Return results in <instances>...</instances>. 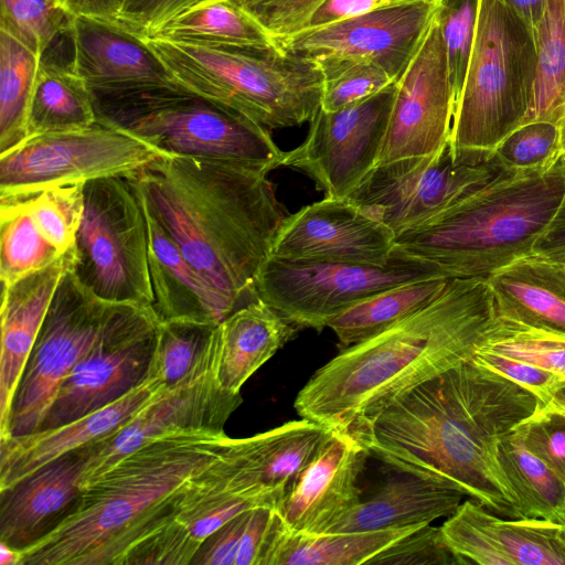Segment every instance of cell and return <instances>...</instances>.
I'll return each mask as SVG.
<instances>
[{
    "label": "cell",
    "instance_id": "obj_41",
    "mask_svg": "<svg viewBox=\"0 0 565 565\" xmlns=\"http://www.w3.org/2000/svg\"><path fill=\"white\" fill-rule=\"evenodd\" d=\"M565 152L559 125L535 120L521 125L494 149L495 162L508 171L541 170Z\"/></svg>",
    "mask_w": 565,
    "mask_h": 565
},
{
    "label": "cell",
    "instance_id": "obj_6",
    "mask_svg": "<svg viewBox=\"0 0 565 565\" xmlns=\"http://www.w3.org/2000/svg\"><path fill=\"white\" fill-rule=\"evenodd\" d=\"M180 87L266 129L310 121L320 109L321 65L280 47L248 51L143 38Z\"/></svg>",
    "mask_w": 565,
    "mask_h": 565
},
{
    "label": "cell",
    "instance_id": "obj_58",
    "mask_svg": "<svg viewBox=\"0 0 565 565\" xmlns=\"http://www.w3.org/2000/svg\"><path fill=\"white\" fill-rule=\"evenodd\" d=\"M555 537L562 547L565 550V524L554 523Z\"/></svg>",
    "mask_w": 565,
    "mask_h": 565
},
{
    "label": "cell",
    "instance_id": "obj_25",
    "mask_svg": "<svg viewBox=\"0 0 565 565\" xmlns=\"http://www.w3.org/2000/svg\"><path fill=\"white\" fill-rule=\"evenodd\" d=\"M86 461L74 450L0 491V543L21 551L49 533L81 495Z\"/></svg>",
    "mask_w": 565,
    "mask_h": 565
},
{
    "label": "cell",
    "instance_id": "obj_50",
    "mask_svg": "<svg viewBox=\"0 0 565 565\" xmlns=\"http://www.w3.org/2000/svg\"><path fill=\"white\" fill-rule=\"evenodd\" d=\"M202 0H120L116 22L147 38L162 24Z\"/></svg>",
    "mask_w": 565,
    "mask_h": 565
},
{
    "label": "cell",
    "instance_id": "obj_45",
    "mask_svg": "<svg viewBox=\"0 0 565 565\" xmlns=\"http://www.w3.org/2000/svg\"><path fill=\"white\" fill-rule=\"evenodd\" d=\"M529 450L565 483V414L550 404L519 424Z\"/></svg>",
    "mask_w": 565,
    "mask_h": 565
},
{
    "label": "cell",
    "instance_id": "obj_55",
    "mask_svg": "<svg viewBox=\"0 0 565 565\" xmlns=\"http://www.w3.org/2000/svg\"><path fill=\"white\" fill-rule=\"evenodd\" d=\"M518 13L531 28L542 18L547 0H498Z\"/></svg>",
    "mask_w": 565,
    "mask_h": 565
},
{
    "label": "cell",
    "instance_id": "obj_40",
    "mask_svg": "<svg viewBox=\"0 0 565 565\" xmlns=\"http://www.w3.org/2000/svg\"><path fill=\"white\" fill-rule=\"evenodd\" d=\"M83 185L57 186L18 199L39 232L60 254L74 249L84 211Z\"/></svg>",
    "mask_w": 565,
    "mask_h": 565
},
{
    "label": "cell",
    "instance_id": "obj_20",
    "mask_svg": "<svg viewBox=\"0 0 565 565\" xmlns=\"http://www.w3.org/2000/svg\"><path fill=\"white\" fill-rule=\"evenodd\" d=\"M369 451L348 430H332L286 490L278 513L290 532L320 534L361 501Z\"/></svg>",
    "mask_w": 565,
    "mask_h": 565
},
{
    "label": "cell",
    "instance_id": "obj_13",
    "mask_svg": "<svg viewBox=\"0 0 565 565\" xmlns=\"http://www.w3.org/2000/svg\"><path fill=\"white\" fill-rule=\"evenodd\" d=\"M159 327L152 306L116 302L95 343L61 385L36 431L99 409L145 381L152 366Z\"/></svg>",
    "mask_w": 565,
    "mask_h": 565
},
{
    "label": "cell",
    "instance_id": "obj_10",
    "mask_svg": "<svg viewBox=\"0 0 565 565\" xmlns=\"http://www.w3.org/2000/svg\"><path fill=\"white\" fill-rule=\"evenodd\" d=\"M445 277L438 265L397 246L384 265L287 260L268 257L257 297L297 327L322 330L358 302L403 284Z\"/></svg>",
    "mask_w": 565,
    "mask_h": 565
},
{
    "label": "cell",
    "instance_id": "obj_32",
    "mask_svg": "<svg viewBox=\"0 0 565 565\" xmlns=\"http://www.w3.org/2000/svg\"><path fill=\"white\" fill-rule=\"evenodd\" d=\"M96 122L93 94L86 83L71 65L49 63L43 57L29 108L28 138L81 130Z\"/></svg>",
    "mask_w": 565,
    "mask_h": 565
},
{
    "label": "cell",
    "instance_id": "obj_14",
    "mask_svg": "<svg viewBox=\"0 0 565 565\" xmlns=\"http://www.w3.org/2000/svg\"><path fill=\"white\" fill-rule=\"evenodd\" d=\"M502 170L493 157L455 160L448 141L430 154L375 166L348 199L397 237L482 189Z\"/></svg>",
    "mask_w": 565,
    "mask_h": 565
},
{
    "label": "cell",
    "instance_id": "obj_30",
    "mask_svg": "<svg viewBox=\"0 0 565 565\" xmlns=\"http://www.w3.org/2000/svg\"><path fill=\"white\" fill-rule=\"evenodd\" d=\"M152 35L248 51L279 47L263 24L234 0H202L162 24Z\"/></svg>",
    "mask_w": 565,
    "mask_h": 565
},
{
    "label": "cell",
    "instance_id": "obj_5",
    "mask_svg": "<svg viewBox=\"0 0 565 565\" xmlns=\"http://www.w3.org/2000/svg\"><path fill=\"white\" fill-rule=\"evenodd\" d=\"M565 192V152L541 170L502 172L482 189L396 237L449 278H487L534 246Z\"/></svg>",
    "mask_w": 565,
    "mask_h": 565
},
{
    "label": "cell",
    "instance_id": "obj_4",
    "mask_svg": "<svg viewBox=\"0 0 565 565\" xmlns=\"http://www.w3.org/2000/svg\"><path fill=\"white\" fill-rule=\"evenodd\" d=\"M235 439L225 431H181L124 455L83 484L49 533L19 551L18 565H134Z\"/></svg>",
    "mask_w": 565,
    "mask_h": 565
},
{
    "label": "cell",
    "instance_id": "obj_9",
    "mask_svg": "<svg viewBox=\"0 0 565 565\" xmlns=\"http://www.w3.org/2000/svg\"><path fill=\"white\" fill-rule=\"evenodd\" d=\"M83 192L73 274L104 300L153 306L147 220L132 184L106 177L87 181Z\"/></svg>",
    "mask_w": 565,
    "mask_h": 565
},
{
    "label": "cell",
    "instance_id": "obj_18",
    "mask_svg": "<svg viewBox=\"0 0 565 565\" xmlns=\"http://www.w3.org/2000/svg\"><path fill=\"white\" fill-rule=\"evenodd\" d=\"M437 7L438 2H401L297 33L278 46L318 63L371 62L396 81L425 38Z\"/></svg>",
    "mask_w": 565,
    "mask_h": 565
},
{
    "label": "cell",
    "instance_id": "obj_19",
    "mask_svg": "<svg viewBox=\"0 0 565 565\" xmlns=\"http://www.w3.org/2000/svg\"><path fill=\"white\" fill-rule=\"evenodd\" d=\"M395 244L394 232L350 199L326 196L284 218L269 257L384 265Z\"/></svg>",
    "mask_w": 565,
    "mask_h": 565
},
{
    "label": "cell",
    "instance_id": "obj_15",
    "mask_svg": "<svg viewBox=\"0 0 565 565\" xmlns=\"http://www.w3.org/2000/svg\"><path fill=\"white\" fill-rule=\"evenodd\" d=\"M395 93L396 82L341 109L320 108L305 141L284 152L281 167L307 174L327 198H349L377 163Z\"/></svg>",
    "mask_w": 565,
    "mask_h": 565
},
{
    "label": "cell",
    "instance_id": "obj_1",
    "mask_svg": "<svg viewBox=\"0 0 565 565\" xmlns=\"http://www.w3.org/2000/svg\"><path fill=\"white\" fill-rule=\"evenodd\" d=\"M539 405L525 388L468 361L348 431L397 472L452 484L497 515L523 519L499 443Z\"/></svg>",
    "mask_w": 565,
    "mask_h": 565
},
{
    "label": "cell",
    "instance_id": "obj_21",
    "mask_svg": "<svg viewBox=\"0 0 565 565\" xmlns=\"http://www.w3.org/2000/svg\"><path fill=\"white\" fill-rule=\"evenodd\" d=\"M440 532L460 564L565 565L553 522L505 519L472 498L461 502Z\"/></svg>",
    "mask_w": 565,
    "mask_h": 565
},
{
    "label": "cell",
    "instance_id": "obj_24",
    "mask_svg": "<svg viewBox=\"0 0 565 565\" xmlns=\"http://www.w3.org/2000/svg\"><path fill=\"white\" fill-rule=\"evenodd\" d=\"M74 249L50 266L1 285L0 440L9 437L11 407L25 364L64 274L73 268Z\"/></svg>",
    "mask_w": 565,
    "mask_h": 565
},
{
    "label": "cell",
    "instance_id": "obj_56",
    "mask_svg": "<svg viewBox=\"0 0 565 565\" xmlns=\"http://www.w3.org/2000/svg\"><path fill=\"white\" fill-rule=\"evenodd\" d=\"M19 551L0 543V565H18Z\"/></svg>",
    "mask_w": 565,
    "mask_h": 565
},
{
    "label": "cell",
    "instance_id": "obj_43",
    "mask_svg": "<svg viewBox=\"0 0 565 565\" xmlns=\"http://www.w3.org/2000/svg\"><path fill=\"white\" fill-rule=\"evenodd\" d=\"M324 74L320 108L334 111L370 97L396 82L382 67L366 61L319 63Z\"/></svg>",
    "mask_w": 565,
    "mask_h": 565
},
{
    "label": "cell",
    "instance_id": "obj_29",
    "mask_svg": "<svg viewBox=\"0 0 565 565\" xmlns=\"http://www.w3.org/2000/svg\"><path fill=\"white\" fill-rule=\"evenodd\" d=\"M297 331V327L259 298L232 312L216 326L221 386L241 395L246 381L294 339Z\"/></svg>",
    "mask_w": 565,
    "mask_h": 565
},
{
    "label": "cell",
    "instance_id": "obj_60",
    "mask_svg": "<svg viewBox=\"0 0 565 565\" xmlns=\"http://www.w3.org/2000/svg\"><path fill=\"white\" fill-rule=\"evenodd\" d=\"M401 1H429V2H439L440 0H401Z\"/></svg>",
    "mask_w": 565,
    "mask_h": 565
},
{
    "label": "cell",
    "instance_id": "obj_27",
    "mask_svg": "<svg viewBox=\"0 0 565 565\" xmlns=\"http://www.w3.org/2000/svg\"><path fill=\"white\" fill-rule=\"evenodd\" d=\"M486 281L500 317L565 335V263L536 252L490 274Z\"/></svg>",
    "mask_w": 565,
    "mask_h": 565
},
{
    "label": "cell",
    "instance_id": "obj_16",
    "mask_svg": "<svg viewBox=\"0 0 565 565\" xmlns=\"http://www.w3.org/2000/svg\"><path fill=\"white\" fill-rule=\"evenodd\" d=\"M217 334L210 340L191 372L143 407L126 425L84 447L87 455L82 478L97 476L124 455L171 434L191 430L224 431V425L242 404L241 395L224 390L217 380Z\"/></svg>",
    "mask_w": 565,
    "mask_h": 565
},
{
    "label": "cell",
    "instance_id": "obj_48",
    "mask_svg": "<svg viewBox=\"0 0 565 565\" xmlns=\"http://www.w3.org/2000/svg\"><path fill=\"white\" fill-rule=\"evenodd\" d=\"M285 525L278 509L254 508L242 535L235 565H269L276 543Z\"/></svg>",
    "mask_w": 565,
    "mask_h": 565
},
{
    "label": "cell",
    "instance_id": "obj_3",
    "mask_svg": "<svg viewBox=\"0 0 565 565\" xmlns=\"http://www.w3.org/2000/svg\"><path fill=\"white\" fill-rule=\"evenodd\" d=\"M497 308L484 278H450L431 302L341 349L296 396L302 418L350 430L441 372L471 360Z\"/></svg>",
    "mask_w": 565,
    "mask_h": 565
},
{
    "label": "cell",
    "instance_id": "obj_28",
    "mask_svg": "<svg viewBox=\"0 0 565 565\" xmlns=\"http://www.w3.org/2000/svg\"><path fill=\"white\" fill-rule=\"evenodd\" d=\"M372 497L338 518L324 533L396 529L450 516L468 494L449 483L398 472Z\"/></svg>",
    "mask_w": 565,
    "mask_h": 565
},
{
    "label": "cell",
    "instance_id": "obj_38",
    "mask_svg": "<svg viewBox=\"0 0 565 565\" xmlns=\"http://www.w3.org/2000/svg\"><path fill=\"white\" fill-rule=\"evenodd\" d=\"M478 348L565 377V335L525 326L498 315L487 339Z\"/></svg>",
    "mask_w": 565,
    "mask_h": 565
},
{
    "label": "cell",
    "instance_id": "obj_52",
    "mask_svg": "<svg viewBox=\"0 0 565 565\" xmlns=\"http://www.w3.org/2000/svg\"><path fill=\"white\" fill-rule=\"evenodd\" d=\"M401 0H324L311 14L303 31L328 26L373 10L397 4ZM300 33V32H299Z\"/></svg>",
    "mask_w": 565,
    "mask_h": 565
},
{
    "label": "cell",
    "instance_id": "obj_35",
    "mask_svg": "<svg viewBox=\"0 0 565 565\" xmlns=\"http://www.w3.org/2000/svg\"><path fill=\"white\" fill-rule=\"evenodd\" d=\"M532 30L537 66L533 98L523 124L546 120L559 125L565 117V0H547Z\"/></svg>",
    "mask_w": 565,
    "mask_h": 565
},
{
    "label": "cell",
    "instance_id": "obj_8",
    "mask_svg": "<svg viewBox=\"0 0 565 565\" xmlns=\"http://www.w3.org/2000/svg\"><path fill=\"white\" fill-rule=\"evenodd\" d=\"M97 122L122 131L162 157L206 158L270 172L284 152L268 129L179 85L93 94Z\"/></svg>",
    "mask_w": 565,
    "mask_h": 565
},
{
    "label": "cell",
    "instance_id": "obj_51",
    "mask_svg": "<svg viewBox=\"0 0 565 565\" xmlns=\"http://www.w3.org/2000/svg\"><path fill=\"white\" fill-rule=\"evenodd\" d=\"M253 509L242 512L213 532L192 559L194 565H235L243 532Z\"/></svg>",
    "mask_w": 565,
    "mask_h": 565
},
{
    "label": "cell",
    "instance_id": "obj_61",
    "mask_svg": "<svg viewBox=\"0 0 565 565\" xmlns=\"http://www.w3.org/2000/svg\"><path fill=\"white\" fill-rule=\"evenodd\" d=\"M551 257H556L561 260H563L565 263V253L564 254H561V255H557V256H551Z\"/></svg>",
    "mask_w": 565,
    "mask_h": 565
},
{
    "label": "cell",
    "instance_id": "obj_54",
    "mask_svg": "<svg viewBox=\"0 0 565 565\" xmlns=\"http://www.w3.org/2000/svg\"><path fill=\"white\" fill-rule=\"evenodd\" d=\"M74 17H90L116 22L120 0H58Z\"/></svg>",
    "mask_w": 565,
    "mask_h": 565
},
{
    "label": "cell",
    "instance_id": "obj_39",
    "mask_svg": "<svg viewBox=\"0 0 565 565\" xmlns=\"http://www.w3.org/2000/svg\"><path fill=\"white\" fill-rule=\"evenodd\" d=\"M73 19L58 0H0V30L40 56L68 34Z\"/></svg>",
    "mask_w": 565,
    "mask_h": 565
},
{
    "label": "cell",
    "instance_id": "obj_7",
    "mask_svg": "<svg viewBox=\"0 0 565 565\" xmlns=\"http://www.w3.org/2000/svg\"><path fill=\"white\" fill-rule=\"evenodd\" d=\"M532 28L498 0H480L473 50L455 103L449 145L455 160L492 159L498 145L520 127L536 77Z\"/></svg>",
    "mask_w": 565,
    "mask_h": 565
},
{
    "label": "cell",
    "instance_id": "obj_17",
    "mask_svg": "<svg viewBox=\"0 0 565 565\" xmlns=\"http://www.w3.org/2000/svg\"><path fill=\"white\" fill-rule=\"evenodd\" d=\"M455 102L446 46L435 14L415 55L396 79L376 166L427 156L443 148L450 138Z\"/></svg>",
    "mask_w": 565,
    "mask_h": 565
},
{
    "label": "cell",
    "instance_id": "obj_26",
    "mask_svg": "<svg viewBox=\"0 0 565 565\" xmlns=\"http://www.w3.org/2000/svg\"><path fill=\"white\" fill-rule=\"evenodd\" d=\"M143 210L148 231L152 307L157 316L161 321L184 320L217 326L234 312L233 309L189 263L145 206Z\"/></svg>",
    "mask_w": 565,
    "mask_h": 565
},
{
    "label": "cell",
    "instance_id": "obj_46",
    "mask_svg": "<svg viewBox=\"0 0 565 565\" xmlns=\"http://www.w3.org/2000/svg\"><path fill=\"white\" fill-rule=\"evenodd\" d=\"M532 393L541 405L548 404L565 390V377L526 362L478 348L471 360Z\"/></svg>",
    "mask_w": 565,
    "mask_h": 565
},
{
    "label": "cell",
    "instance_id": "obj_31",
    "mask_svg": "<svg viewBox=\"0 0 565 565\" xmlns=\"http://www.w3.org/2000/svg\"><path fill=\"white\" fill-rule=\"evenodd\" d=\"M427 524L396 529L303 534L281 532L269 565H360L373 561Z\"/></svg>",
    "mask_w": 565,
    "mask_h": 565
},
{
    "label": "cell",
    "instance_id": "obj_12",
    "mask_svg": "<svg viewBox=\"0 0 565 565\" xmlns=\"http://www.w3.org/2000/svg\"><path fill=\"white\" fill-rule=\"evenodd\" d=\"M115 303L86 288L72 269L64 274L17 387L8 438L40 428L61 385L95 343Z\"/></svg>",
    "mask_w": 565,
    "mask_h": 565
},
{
    "label": "cell",
    "instance_id": "obj_23",
    "mask_svg": "<svg viewBox=\"0 0 565 565\" xmlns=\"http://www.w3.org/2000/svg\"><path fill=\"white\" fill-rule=\"evenodd\" d=\"M157 370L113 403L64 425L0 440V491L46 463L90 446L126 425L166 388Z\"/></svg>",
    "mask_w": 565,
    "mask_h": 565
},
{
    "label": "cell",
    "instance_id": "obj_11",
    "mask_svg": "<svg viewBox=\"0 0 565 565\" xmlns=\"http://www.w3.org/2000/svg\"><path fill=\"white\" fill-rule=\"evenodd\" d=\"M162 157L122 131L96 122L28 138L0 156V200L106 177H126Z\"/></svg>",
    "mask_w": 565,
    "mask_h": 565
},
{
    "label": "cell",
    "instance_id": "obj_33",
    "mask_svg": "<svg viewBox=\"0 0 565 565\" xmlns=\"http://www.w3.org/2000/svg\"><path fill=\"white\" fill-rule=\"evenodd\" d=\"M450 278L436 277L380 291L344 310L328 322L341 349L361 342L436 299Z\"/></svg>",
    "mask_w": 565,
    "mask_h": 565
},
{
    "label": "cell",
    "instance_id": "obj_22",
    "mask_svg": "<svg viewBox=\"0 0 565 565\" xmlns=\"http://www.w3.org/2000/svg\"><path fill=\"white\" fill-rule=\"evenodd\" d=\"M68 35L73 44L70 65L92 94L178 85L145 39L118 23L74 17Z\"/></svg>",
    "mask_w": 565,
    "mask_h": 565
},
{
    "label": "cell",
    "instance_id": "obj_57",
    "mask_svg": "<svg viewBox=\"0 0 565 565\" xmlns=\"http://www.w3.org/2000/svg\"><path fill=\"white\" fill-rule=\"evenodd\" d=\"M548 404L565 414V390L557 393Z\"/></svg>",
    "mask_w": 565,
    "mask_h": 565
},
{
    "label": "cell",
    "instance_id": "obj_47",
    "mask_svg": "<svg viewBox=\"0 0 565 565\" xmlns=\"http://www.w3.org/2000/svg\"><path fill=\"white\" fill-rule=\"evenodd\" d=\"M376 565H455L460 564L446 545L440 527L424 525L403 537L372 563Z\"/></svg>",
    "mask_w": 565,
    "mask_h": 565
},
{
    "label": "cell",
    "instance_id": "obj_44",
    "mask_svg": "<svg viewBox=\"0 0 565 565\" xmlns=\"http://www.w3.org/2000/svg\"><path fill=\"white\" fill-rule=\"evenodd\" d=\"M479 3L480 0H440L437 7L436 17L456 99L463 86L473 50Z\"/></svg>",
    "mask_w": 565,
    "mask_h": 565
},
{
    "label": "cell",
    "instance_id": "obj_49",
    "mask_svg": "<svg viewBox=\"0 0 565 565\" xmlns=\"http://www.w3.org/2000/svg\"><path fill=\"white\" fill-rule=\"evenodd\" d=\"M324 0H257L247 9L277 44L301 32Z\"/></svg>",
    "mask_w": 565,
    "mask_h": 565
},
{
    "label": "cell",
    "instance_id": "obj_42",
    "mask_svg": "<svg viewBox=\"0 0 565 565\" xmlns=\"http://www.w3.org/2000/svg\"><path fill=\"white\" fill-rule=\"evenodd\" d=\"M216 326L184 320L161 321L152 365L167 387L194 367Z\"/></svg>",
    "mask_w": 565,
    "mask_h": 565
},
{
    "label": "cell",
    "instance_id": "obj_36",
    "mask_svg": "<svg viewBox=\"0 0 565 565\" xmlns=\"http://www.w3.org/2000/svg\"><path fill=\"white\" fill-rule=\"evenodd\" d=\"M40 56L0 30V156L26 140V122Z\"/></svg>",
    "mask_w": 565,
    "mask_h": 565
},
{
    "label": "cell",
    "instance_id": "obj_37",
    "mask_svg": "<svg viewBox=\"0 0 565 565\" xmlns=\"http://www.w3.org/2000/svg\"><path fill=\"white\" fill-rule=\"evenodd\" d=\"M0 280L4 286L50 266L63 255L43 237L18 200H0Z\"/></svg>",
    "mask_w": 565,
    "mask_h": 565
},
{
    "label": "cell",
    "instance_id": "obj_34",
    "mask_svg": "<svg viewBox=\"0 0 565 565\" xmlns=\"http://www.w3.org/2000/svg\"><path fill=\"white\" fill-rule=\"evenodd\" d=\"M499 460L519 499L523 519L565 524V483L529 450L520 425L501 438Z\"/></svg>",
    "mask_w": 565,
    "mask_h": 565
},
{
    "label": "cell",
    "instance_id": "obj_59",
    "mask_svg": "<svg viewBox=\"0 0 565 565\" xmlns=\"http://www.w3.org/2000/svg\"><path fill=\"white\" fill-rule=\"evenodd\" d=\"M234 1L237 2L238 4L243 6L244 8H246L257 0H234Z\"/></svg>",
    "mask_w": 565,
    "mask_h": 565
},
{
    "label": "cell",
    "instance_id": "obj_2",
    "mask_svg": "<svg viewBox=\"0 0 565 565\" xmlns=\"http://www.w3.org/2000/svg\"><path fill=\"white\" fill-rule=\"evenodd\" d=\"M267 172L228 161L159 157L126 175L145 209L233 311L256 281L288 215Z\"/></svg>",
    "mask_w": 565,
    "mask_h": 565
},
{
    "label": "cell",
    "instance_id": "obj_53",
    "mask_svg": "<svg viewBox=\"0 0 565 565\" xmlns=\"http://www.w3.org/2000/svg\"><path fill=\"white\" fill-rule=\"evenodd\" d=\"M545 256L565 253V192L550 224L536 242L534 250Z\"/></svg>",
    "mask_w": 565,
    "mask_h": 565
}]
</instances>
